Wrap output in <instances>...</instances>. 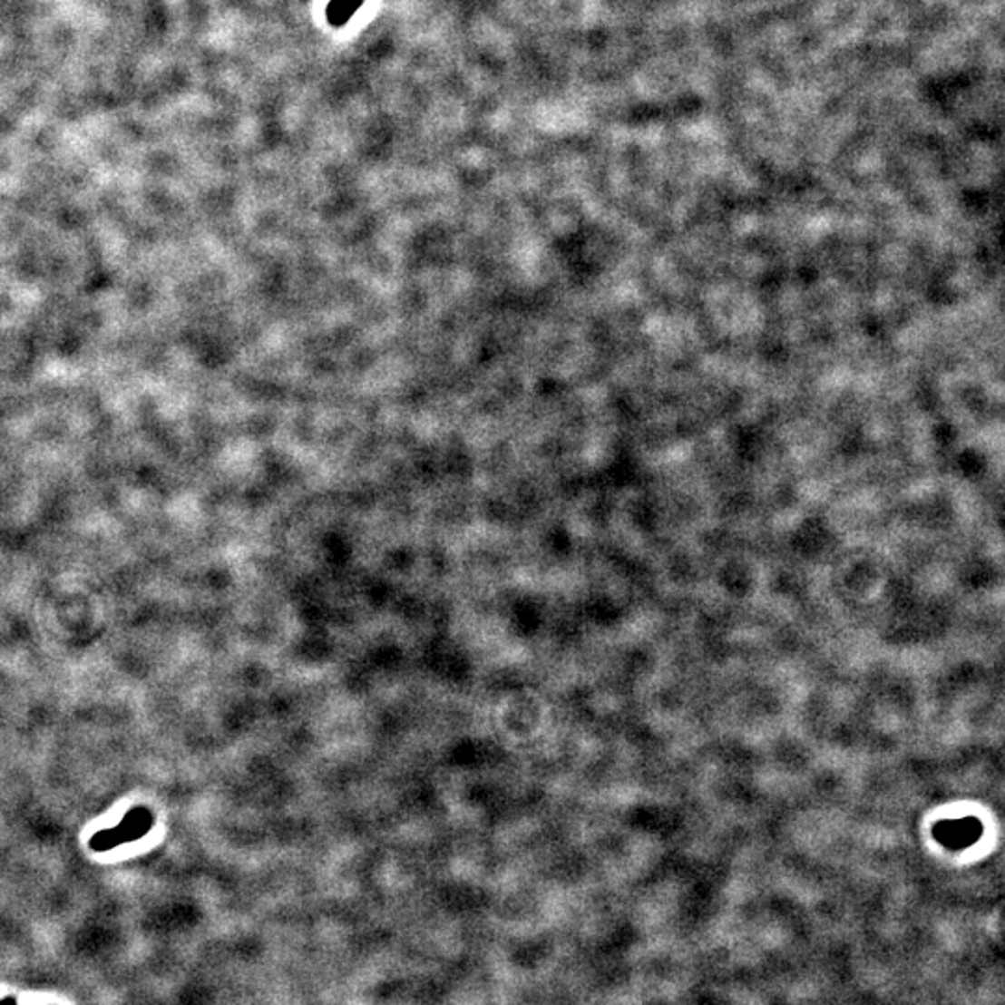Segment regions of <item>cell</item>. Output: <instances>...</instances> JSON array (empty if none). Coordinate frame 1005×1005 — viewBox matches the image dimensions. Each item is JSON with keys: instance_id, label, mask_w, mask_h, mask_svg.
<instances>
[{"instance_id": "obj_1", "label": "cell", "mask_w": 1005, "mask_h": 1005, "mask_svg": "<svg viewBox=\"0 0 1005 1005\" xmlns=\"http://www.w3.org/2000/svg\"><path fill=\"white\" fill-rule=\"evenodd\" d=\"M362 5H364V0H332L330 6H328V12H327L330 24H334V26L345 24Z\"/></svg>"}]
</instances>
